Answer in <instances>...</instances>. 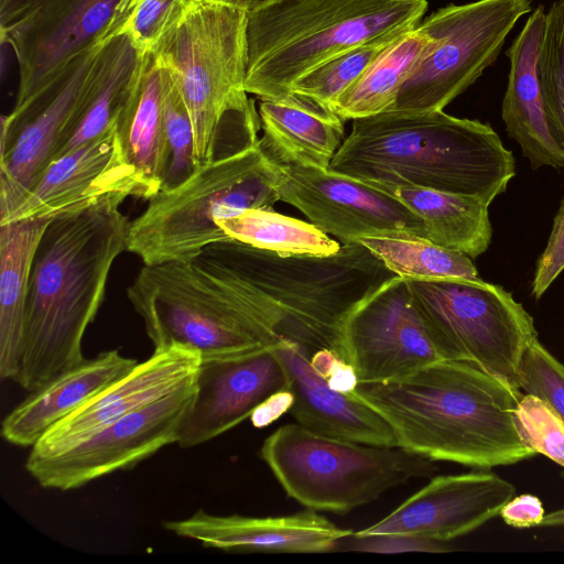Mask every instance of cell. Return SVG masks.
Masks as SVG:
<instances>
[{"mask_svg":"<svg viewBox=\"0 0 564 564\" xmlns=\"http://www.w3.org/2000/svg\"><path fill=\"white\" fill-rule=\"evenodd\" d=\"M218 226L231 239L280 256H330L341 247L312 223L273 208H249L219 220Z\"/></svg>","mask_w":564,"mask_h":564,"instance_id":"30","label":"cell"},{"mask_svg":"<svg viewBox=\"0 0 564 564\" xmlns=\"http://www.w3.org/2000/svg\"><path fill=\"white\" fill-rule=\"evenodd\" d=\"M519 388L543 400L564 422V365L538 338L522 357Z\"/></svg>","mask_w":564,"mask_h":564,"instance_id":"37","label":"cell"},{"mask_svg":"<svg viewBox=\"0 0 564 564\" xmlns=\"http://www.w3.org/2000/svg\"><path fill=\"white\" fill-rule=\"evenodd\" d=\"M200 359V354L187 346L154 349L126 376L54 424L30 453L44 455L64 449L108 423L193 383Z\"/></svg>","mask_w":564,"mask_h":564,"instance_id":"20","label":"cell"},{"mask_svg":"<svg viewBox=\"0 0 564 564\" xmlns=\"http://www.w3.org/2000/svg\"><path fill=\"white\" fill-rule=\"evenodd\" d=\"M538 74L549 131L564 156V0L546 11Z\"/></svg>","mask_w":564,"mask_h":564,"instance_id":"33","label":"cell"},{"mask_svg":"<svg viewBox=\"0 0 564 564\" xmlns=\"http://www.w3.org/2000/svg\"><path fill=\"white\" fill-rule=\"evenodd\" d=\"M531 0H476L448 4L419 26L430 42L401 87L392 110H443L492 65Z\"/></svg>","mask_w":564,"mask_h":564,"instance_id":"11","label":"cell"},{"mask_svg":"<svg viewBox=\"0 0 564 564\" xmlns=\"http://www.w3.org/2000/svg\"><path fill=\"white\" fill-rule=\"evenodd\" d=\"M51 218L0 225V377L17 381L34 254Z\"/></svg>","mask_w":564,"mask_h":564,"instance_id":"27","label":"cell"},{"mask_svg":"<svg viewBox=\"0 0 564 564\" xmlns=\"http://www.w3.org/2000/svg\"><path fill=\"white\" fill-rule=\"evenodd\" d=\"M248 13L215 0H191L154 48L189 113L196 165L253 148L261 120L245 88Z\"/></svg>","mask_w":564,"mask_h":564,"instance_id":"5","label":"cell"},{"mask_svg":"<svg viewBox=\"0 0 564 564\" xmlns=\"http://www.w3.org/2000/svg\"><path fill=\"white\" fill-rule=\"evenodd\" d=\"M541 525H564V509L544 516Z\"/></svg>","mask_w":564,"mask_h":564,"instance_id":"45","label":"cell"},{"mask_svg":"<svg viewBox=\"0 0 564 564\" xmlns=\"http://www.w3.org/2000/svg\"><path fill=\"white\" fill-rule=\"evenodd\" d=\"M427 0H284L248 13L245 88L279 99L306 73L354 46L416 28Z\"/></svg>","mask_w":564,"mask_h":564,"instance_id":"6","label":"cell"},{"mask_svg":"<svg viewBox=\"0 0 564 564\" xmlns=\"http://www.w3.org/2000/svg\"><path fill=\"white\" fill-rule=\"evenodd\" d=\"M195 381L134 410L64 449L30 453L25 469L45 489L73 490L118 470L133 468L166 445L177 443Z\"/></svg>","mask_w":564,"mask_h":564,"instance_id":"13","label":"cell"},{"mask_svg":"<svg viewBox=\"0 0 564 564\" xmlns=\"http://www.w3.org/2000/svg\"><path fill=\"white\" fill-rule=\"evenodd\" d=\"M290 384L273 346L235 356L202 358L177 444L189 448L216 438L250 417L271 394L290 389Z\"/></svg>","mask_w":564,"mask_h":564,"instance_id":"18","label":"cell"},{"mask_svg":"<svg viewBox=\"0 0 564 564\" xmlns=\"http://www.w3.org/2000/svg\"><path fill=\"white\" fill-rule=\"evenodd\" d=\"M258 144L280 166L327 170L344 141V122L329 107L296 93L261 100Z\"/></svg>","mask_w":564,"mask_h":564,"instance_id":"25","label":"cell"},{"mask_svg":"<svg viewBox=\"0 0 564 564\" xmlns=\"http://www.w3.org/2000/svg\"><path fill=\"white\" fill-rule=\"evenodd\" d=\"M215 1L230 4L232 7H236L238 9L246 11L247 13H252V12L262 10L264 8H268L270 6H273V4L284 1V0H215Z\"/></svg>","mask_w":564,"mask_h":564,"instance_id":"44","label":"cell"},{"mask_svg":"<svg viewBox=\"0 0 564 564\" xmlns=\"http://www.w3.org/2000/svg\"><path fill=\"white\" fill-rule=\"evenodd\" d=\"M107 42L78 53L24 106L2 116L0 217L18 204L66 144L94 86Z\"/></svg>","mask_w":564,"mask_h":564,"instance_id":"12","label":"cell"},{"mask_svg":"<svg viewBox=\"0 0 564 564\" xmlns=\"http://www.w3.org/2000/svg\"><path fill=\"white\" fill-rule=\"evenodd\" d=\"M326 381L333 389L343 393H351L359 383L355 368L341 358L336 360Z\"/></svg>","mask_w":564,"mask_h":564,"instance_id":"43","label":"cell"},{"mask_svg":"<svg viewBox=\"0 0 564 564\" xmlns=\"http://www.w3.org/2000/svg\"><path fill=\"white\" fill-rule=\"evenodd\" d=\"M401 35L367 42L330 57L295 82L291 93L307 96L332 109L340 95Z\"/></svg>","mask_w":564,"mask_h":564,"instance_id":"32","label":"cell"},{"mask_svg":"<svg viewBox=\"0 0 564 564\" xmlns=\"http://www.w3.org/2000/svg\"><path fill=\"white\" fill-rule=\"evenodd\" d=\"M346 550L372 553H403V552H446L442 542L425 540L403 534H378L356 536L354 533L347 538Z\"/></svg>","mask_w":564,"mask_h":564,"instance_id":"39","label":"cell"},{"mask_svg":"<svg viewBox=\"0 0 564 564\" xmlns=\"http://www.w3.org/2000/svg\"><path fill=\"white\" fill-rule=\"evenodd\" d=\"M260 456L289 497L307 509L337 514L438 470L435 460L402 447L328 437L297 423L270 434Z\"/></svg>","mask_w":564,"mask_h":564,"instance_id":"8","label":"cell"},{"mask_svg":"<svg viewBox=\"0 0 564 564\" xmlns=\"http://www.w3.org/2000/svg\"><path fill=\"white\" fill-rule=\"evenodd\" d=\"M154 349L182 345L202 358L235 356L275 343L196 261L144 265L127 289Z\"/></svg>","mask_w":564,"mask_h":564,"instance_id":"10","label":"cell"},{"mask_svg":"<svg viewBox=\"0 0 564 564\" xmlns=\"http://www.w3.org/2000/svg\"><path fill=\"white\" fill-rule=\"evenodd\" d=\"M499 514L507 524L523 529L541 525L545 512L536 496L524 494L512 497L502 507Z\"/></svg>","mask_w":564,"mask_h":564,"instance_id":"40","label":"cell"},{"mask_svg":"<svg viewBox=\"0 0 564 564\" xmlns=\"http://www.w3.org/2000/svg\"><path fill=\"white\" fill-rule=\"evenodd\" d=\"M163 118L170 162L162 188H167L186 178L197 165L194 156V134L189 113L166 67Z\"/></svg>","mask_w":564,"mask_h":564,"instance_id":"34","label":"cell"},{"mask_svg":"<svg viewBox=\"0 0 564 564\" xmlns=\"http://www.w3.org/2000/svg\"><path fill=\"white\" fill-rule=\"evenodd\" d=\"M191 0H133L120 35L139 52H152L181 21Z\"/></svg>","mask_w":564,"mask_h":564,"instance_id":"36","label":"cell"},{"mask_svg":"<svg viewBox=\"0 0 564 564\" xmlns=\"http://www.w3.org/2000/svg\"><path fill=\"white\" fill-rule=\"evenodd\" d=\"M564 270V198L554 217L544 251L536 261L532 295L539 300Z\"/></svg>","mask_w":564,"mask_h":564,"instance_id":"38","label":"cell"},{"mask_svg":"<svg viewBox=\"0 0 564 564\" xmlns=\"http://www.w3.org/2000/svg\"><path fill=\"white\" fill-rule=\"evenodd\" d=\"M403 203L421 218L427 240L477 258L492 237L485 200L462 194L402 185H370Z\"/></svg>","mask_w":564,"mask_h":564,"instance_id":"28","label":"cell"},{"mask_svg":"<svg viewBox=\"0 0 564 564\" xmlns=\"http://www.w3.org/2000/svg\"><path fill=\"white\" fill-rule=\"evenodd\" d=\"M294 394L290 389L280 390L267 398L252 412L250 420L256 427H265L291 410Z\"/></svg>","mask_w":564,"mask_h":564,"instance_id":"41","label":"cell"},{"mask_svg":"<svg viewBox=\"0 0 564 564\" xmlns=\"http://www.w3.org/2000/svg\"><path fill=\"white\" fill-rule=\"evenodd\" d=\"M282 177V166L259 144L202 164L149 199L130 221L127 250L144 265L191 261L207 246L231 239L219 220L249 208H273Z\"/></svg>","mask_w":564,"mask_h":564,"instance_id":"7","label":"cell"},{"mask_svg":"<svg viewBox=\"0 0 564 564\" xmlns=\"http://www.w3.org/2000/svg\"><path fill=\"white\" fill-rule=\"evenodd\" d=\"M345 359L359 382H383L443 360L404 279L393 276L362 300L343 327Z\"/></svg>","mask_w":564,"mask_h":564,"instance_id":"16","label":"cell"},{"mask_svg":"<svg viewBox=\"0 0 564 564\" xmlns=\"http://www.w3.org/2000/svg\"><path fill=\"white\" fill-rule=\"evenodd\" d=\"M51 0H0V33L21 22Z\"/></svg>","mask_w":564,"mask_h":564,"instance_id":"42","label":"cell"},{"mask_svg":"<svg viewBox=\"0 0 564 564\" xmlns=\"http://www.w3.org/2000/svg\"><path fill=\"white\" fill-rule=\"evenodd\" d=\"M351 394L384 417L399 447L435 462L489 469L535 455L514 425L520 390L468 362L438 360Z\"/></svg>","mask_w":564,"mask_h":564,"instance_id":"3","label":"cell"},{"mask_svg":"<svg viewBox=\"0 0 564 564\" xmlns=\"http://www.w3.org/2000/svg\"><path fill=\"white\" fill-rule=\"evenodd\" d=\"M138 364L119 350L102 351L55 376L13 408L3 419V438L32 447L54 424L126 376Z\"/></svg>","mask_w":564,"mask_h":564,"instance_id":"24","label":"cell"},{"mask_svg":"<svg viewBox=\"0 0 564 564\" xmlns=\"http://www.w3.org/2000/svg\"><path fill=\"white\" fill-rule=\"evenodd\" d=\"M514 494L511 482L485 469L435 476L387 517L354 535L403 534L443 543L499 514Z\"/></svg>","mask_w":564,"mask_h":564,"instance_id":"19","label":"cell"},{"mask_svg":"<svg viewBox=\"0 0 564 564\" xmlns=\"http://www.w3.org/2000/svg\"><path fill=\"white\" fill-rule=\"evenodd\" d=\"M358 241L404 280L478 279L471 258L427 239L364 237Z\"/></svg>","mask_w":564,"mask_h":564,"instance_id":"31","label":"cell"},{"mask_svg":"<svg viewBox=\"0 0 564 564\" xmlns=\"http://www.w3.org/2000/svg\"><path fill=\"white\" fill-rule=\"evenodd\" d=\"M405 282L443 360L471 364L520 390V364L538 332L511 293L479 278Z\"/></svg>","mask_w":564,"mask_h":564,"instance_id":"9","label":"cell"},{"mask_svg":"<svg viewBox=\"0 0 564 564\" xmlns=\"http://www.w3.org/2000/svg\"><path fill=\"white\" fill-rule=\"evenodd\" d=\"M280 200L343 243L364 237L427 239L423 221L395 197L332 171L282 166Z\"/></svg>","mask_w":564,"mask_h":564,"instance_id":"15","label":"cell"},{"mask_svg":"<svg viewBox=\"0 0 564 564\" xmlns=\"http://www.w3.org/2000/svg\"><path fill=\"white\" fill-rule=\"evenodd\" d=\"M164 79L165 67L154 52H140L117 120L123 152L138 171L149 199L162 188L170 162L163 118Z\"/></svg>","mask_w":564,"mask_h":564,"instance_id":"26","label":"cell"},{"mask_svg":"<svg viewBox=\"0 0 564 564\" xmlns=\"http://www.w3.org/2000/svg\"><path fill=\"white\" fill-rule=\"evenodd\" d=\"M546 11L539 6L507 51L510 61L501 117L509 138L521 147L533 170L564 167V156L554 143L544 113L538 58L544 37Z\"/></svg>","mask_w":564,"mask_h":564,"instance_id":"23","label":"cell"},{"mask_svg":"<svg viewBox=\"0 0 564 564\" xmlns=\"http://www.w3.org/2000/svg\"><path fill=\"white\" fill-rule=\"evenodd\" d=\"M124 200L108 198L47 224L32 263L15 381L26 391L86 359L84 335L102 304L112 264L127 250Z\"/></svg>","mask_w":564,"mask_h":564,"instance_id":"2","label":"cell"},{"mask_svg":"<svg viewBox=\"0 0 564 564\" xmlns=\"http://www.w3.org/2000/svg\"><path fill=\"white\" fill-rule=\"evenodd\" d=\"M429 42V35L419 25L403 33L340 95L332 110L345 121L392 110Z\"/></svg>","mask_w":564,"mask_h":564,"instance_id":"29","label":"cell"},{"mask_svg":"<svg viewBox=\"0 0 564 564\" xmlns=\"http://www.w3.org/2000/svg\"><path fill=\"white\" fill-rule=\"evenodd\" d=\"M163 527L204 547L230 553L328 552L352 534L312 509L281 517L216 516L198 510L186 519L164 521Z\"/></svg>","mask_w":564,"mask_h":564,"instance_id":"21","label":"cell"},{"mask_svg":"<svg viewBox=\"0 0 564 564\" xmlns=\"http://www.w3.org/2000/svg\"><path fill=\"white\" fill-rule=\"evenodd\" d=\"M273 350L290 377L296 423L314 433L356 443L399 447L391 425L373 408L351 393L333 389L311 365L310 352L283 339Z\"/></svg>","mask_w":564,"mask_h":564,"instance_id":"22","label":"cell"},{"mask_svg":"<svg viewBox=\"0 0 564 564\" xmlns=\"http://www.w3.org/2000/svg\"><path fill=\"white\" fill-rule=\"evenodd\" d=\"M133 0H51L1 34L18 59L13 109L32 99L74 56L121 34Z\"/></svg>","mask_w":564,"mask_h":564,"instance_id":"14","label":"cell"},{"mask_svg":"<svg viewBox=\"0 0 564 564\" xmlns=\"http://www.w3.org/2000/svg\"><path fill=\"white\" fill-rule=\"evenodd\" d=\"M513 419L519 437L530 451L564 468V422L543 400L522 394Z\"/></svg>","mask_w":564,"mask_h":564,"instance_id":"35","label":"cell"},{"mask_svg":"<svg viewBox=\"0 0 564 564\" xmlns=\"http://www.w3.org/2000/svg\"><path fill=\"white\" fill-rule=\"evenodd\" d=\"M117 120L95 139L51 162L18 204L0 217V225L52 219L112 197L149 200L138 171L121 147Z\"/></svg>","mask_w":564,"mask_h":564,"instance_id":"17","label":"cell"},{"mask_svg":"<svg viewBox=\"0 0 564 564\" xmlns=\"http://www.w3.org/2000/svg\"><path fill=\"white\" fill-rule=\"evenodd\" d=\"M212 273L276 343L345 359L343 327L355 307L395 276L359 241L330 256H280L227 239L193 259Z\"/></svg>","mask_w":564,"mask_h":564,"instance_id":"1","label":"cell"},{"mask_svg":"<svg viewBox=\"0 0 564 564\" xmlns=\"http://www.w3.org/2000/svg\"><path fill=\"white\" fill-rule=\"evenodd\" d=\"M328 170L368 185L423 187L489 205L516 175L512 152L488 123L443 110L354 119Z\"/></svg>","mask_w":564,"mask_h":564,"instance_id":"4","label":"cell"}]
</instances>
